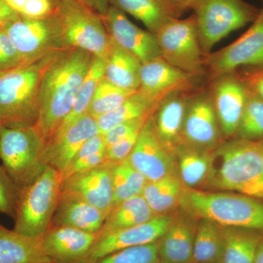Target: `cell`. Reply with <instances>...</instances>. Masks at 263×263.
Masks as SVG:
<instances>
[{
	"label": "cell",
	"mask_w": 263,
	"mask_h": 263,
	"mask_svg": "<svg viewBox=\"0 0 263 263\" xmlns=\"http://www.w3.org/2000/svg\"><path fill=\"white\" fill-rule=\"evenodd\" d=\"M93 57L80 48H67L54 53L45 66L40 82L39 117L35 126L46 143L51 141L70 114Z\"/></svg>",
	"instance_id": "1"
},
{
	"label": "cell",
	"mask_w": 263,
	"mask_h": 263,
	"mask_svg": "<svg viewBox=\"0 0 263 263\" xmlns=\"http://www.w3.org/2000/svg\"><path fill=\"white\" fill-rule=\"evenodd\" d=\"M201 190L233 192L263 200V145L233 138L213 152Z\"/></svg>",
	"instance_id": "2"
},
{
	"label": "cell",
	"mask_w": 263,
	"mask_h": 263,
	"mask_svg": "<svg viewBox=\"0 0 263 263\" xmlns=\"http://www.w3.org/2000/svg\"><path fill=\"white\" fill-rule=\"evenodd\" d=\"M179 209L197 219L263 233V200L243 194L186 187Z\"/></svg>",
	"instance_id": "3"
},
{
	"label": "cell",
	"mask_w": 263,
	"mask_h": 263,
	"mask_svg": "<svg viewBox=\"0 0 263 263\" xmlns=\"http://www.w3.org/2000/svg\"><path fill=\"white\" fill-rule=\"evenodd\" d=\"M53 54L29 65L5 70L0 75V125L8 127L35 125L39 117L41 76Z\"/></svg>",
	"instance_id": "4"
},
{
	"label": "cell",
	"mask_w": 263,
	"mask_h": 263,
	"mask_svg": "<svg viewBox=\"0 0 263 263\" xmlns=\"http://www.w3.org/2000/svg\"><path fill=\"white\" fill-rule=\"evenodd\" d=\"M51 15L62 49L80 48L105 59L111 46L103 18L78 0H54Z\"/></svg>",
	"instance_id": "5"
},
{
	"label": "cell",
	"mask_w": 263,
	"mask_h": 263,
	"mask_svg": "<svg viewBox=\"0 0 263 263\" xmlns=\"http://www.w3.org/2000/svg\"><path fill=\"white\" fill-rule=\"evenodd\" d=\"M46 144L35 125H0V160L20 190L32 183L47 167L45 160Z\"/></svg>",
	"instance_id": "6"
},
{
	"label": "cell",
	"mask_w": 263,
	"mask_h": 263,
	"mask_svg": "<svg viewBox=\"0 0 263 263\" xmlns=\"http://www.w3.org/2000/svg\"><path fill=\"white\" fill-rule=\"evenodd\" d=\"M61 173L48 165L41 176L20 190L13 230L41 238L51 224L61 195Z\"/></svg>",
	"instance_id": "7"
},
{
	"label": "cell",
	"mask_w": 263,
	"mask_h": 263,
	"mask_svg": "<svg viewBox=\"0 0 263 263\" xmlns=\"http://www.w3.org/2000/svg\"><path fill=\"white\" fill-rule=\"evenodd\" d=\"M193 10L199 42L205 55L233 31L253 23L260 11L243 0H198Z\"/></svg>",
	"instance_id": "8"
},
{
	"label": "cell",
	"mask_w": 263,
	"mask_h": 263,
	"mask_svg": "<svg viewBox=\"0 0 263 263\" xmlns=\"http://www.w3.org/2000/svg\"><path fill=\"white\" fill-rule=\"evenodd\" d=\"M155 35L162 57L170 65L195 77L205 72V54L199 42L195 15L170 21Z\"/></svg>",
	"instance_id": "9"
},
{
	"label": "cell",
	"mask_w": 263,
	"mask_h": 263,
	"mask_svg": "<svg viewBox=\"0 0 263 263\" xmlns=\"http://www.w3.org/2000/svg\"><path fill=\"white\" fill-rule=\"evenodd\" d=\"M204 63L211 80L241 66L263 67V7L243 35L227 47L205 55Z\"/></svg>",
	"instance_id": "10"
},
{
	"label": "cell",
	"mask_w": 263,
	"mask_h": 263,
	"mask_svg": "<svg viewBox=\"0 0 263 263\" xmlns=\"http://www.w3.org/2000/svg\"><path fill=\"white\" fill-rule=\"evenodd\" d=\"M3 29L14 43L23 65L40 61L63 50L51 16L42 19L20 17Z\"/></svg>",
	"instance_id": "11"
},
{
	"label": "cell",
	"mask_w": 263,
	"mask_h": 263,
	"mask_svg": "<svg viewBox=\"0 0 263 263\" xmlns=\"http://www.w3.org/2000/svg\"><path fill=\"white\" fill-rule=\"evenodd\" d=\"M223 141L210 91L190 95L183 119L181 143L214 151Z\"/></svg>",
	"instance_id": "12"
},
{
	"label": "cell",
	"mask_w": 263,
	"mask_h": 263,
	"mask_svg": "<svg viewBox=\"0 0 263 263\" xmlns=\"http://www.w3.org/2000/svg\"><path fill=\"white\" fill-rule=\"evenodd\" d=\"M212 81L210 92L221 136L226 141L234 138L247 102L248 86L236 71Z\"/></svg>",
	"instance_id": "13"
},
{
	"label": "cell",
	"mask_w": 263,
	"mask_h": 263,
	"mask_svg": "<svg viewBox=\"0 0 263 263\" xmlns=\"http://www.w3.org/2000/svg\"><path fill=\"white\" fill-rule=\"evenodd\" d=\"M174 212L155 216L151 220L98 238L86 256L77 263H95L117 251L154 243L164 235L172 221Z\"/></svg>",
	"instance_id": "14"
},
{
	"label": "cell",
	"mask_w": 263,
	"mask_h": 263,
	"mask_svg": "<svg viewBox=\"0 0 263 263\" xmlns=\"http://www.w3.org/2000/svg\"><path fill=\"white\" fill-rule=\"evenodd\" d=\"M127 159L148 181L179 174L175 155L166 149L156 136L152 115L142 128Z\"/></svg>",
	"instance_id": "15"
},
{
	"label": "cell",
	"mask_w": 263,
	"mask_h": 263,
	"mask_svg": "<svg viewBox=\"0 0 263 263\" xmlns=\"http://www.w3.org/2000/svg\"><path fill=\"white\" fill-rule=\"evenodd\" d=\"M102 18L110 40L141 64L162 57L155 34L133 24L124 12L110 5Z\"/></svg>",
	"instance_id": "16"
},
{
	"label": "cell",
	"mask_w": 263,
	"mask_h": 263,
	"mask_svg": "<svg viewBox=\"0 0 263 263\" xmlns=\"http://www.w3.org/2000/svg\"><path fill=\"white\" fill-rule=\"evenodd\" d=\"M61 192L72 194L108 215L114 203L112 162L62 179Z\"/></svg>",
	"instance_id": "17"
},
{
	"label": "cell",
	"mask_w": 263,
	"mask_h": 263,
	"mask_svg": "<svg viewBox=\"0 0 263 263\" xmlns=\"http://www.w3.org/2000/svg\"><path fill=\"white\" fill-rule=\"evenodd\" d=\"M195 76L170 65L162 57L142 64L140 87L138 91L159 103L176 91L193 89Z\"/></svg>",
	"instance_id": "18"
},
{
	"label": "cell",
	"mask_w": 263,
	"mask_h": 263,
	"mask_svg": "<svg viewBox=\"0 0 263 263\" xmlns=\"http://www.w3.org/2000/svg\"><path fill=\"white\" fill-rule=\"evenodd\" d=\"M99 133L97 119L85 114L46 144V164L63 174L83 145Z\"/></svg>",
	"instance_id": "19"
},
{
	"label": "cell",
	"mask_w": 263,
	"mask_h": 263,
	"mask_svg": "<svg viewBox=\"0 0 263 263\" xmlns=\"http://www.w3.org/2000/svg\"><path fill=\"white\" fill-rule=\"evenodd\" d=\"M98 239L91 233L69 227L50 226L41 237L45 253L53 263H77Z\"/></svg>",
	"instance_id": "20"
},
{
	"label": "cell",
	"mask_w": 263,
	"mask_h": 263,
	"mask_svg": "<svg viewBox=\"0 0 263 263\" xmlns=\"http://www.w3.org/2000/svg\"><path fill=\"white\" fill-rule=\"evenodd\" d=\"M197 219L178 209L160 239L159 257L164 263H192Z\"/></svg>",
	"instance_id": "21"
},
{
	"label": "cell",
	"mask_w": 263,
	"mask_h": 263,
	"mask_svg": "<svg viewBox=\"0 0 263 263\" xmlns=\"http://www.w3.org/2000/svg\"><path fill=\"white\" fill-rule=\"evenodd\" d=\"M189 91H176L159 102L152 114L156 136L167 151L175 155L181 143V133Z\"/></svg>",
	"instance_id": "22"
},
{
	"label": "cell",
	"mask_w": 263,
	"mask_h": 263,
	"mask_svg": "<svg viewBox=\"0 0 263 263\" xmlns=\"http://www.w3.org/2000/svg\"><path fill=\"white\" fill-rule=\"evenodd\" d=\"M107 214L81 197L61 192L51 226L69 227L98 233Z\"/></svg>",
	"instance_id": "23"
},
{
	"label": "cell",
	"mask_w": 263,
	"mask_h": 263,
	"mask_svg": "<svg viewBox=\"0 0 263 263\" xmlns=\"http://www.w3.org/2000/svg\"><path fill=\"white\" fill-rule=\"evenodd\" d=\"M0 263H53L41 238L20 234L0 224Z\"/></svg>",
	"instance_id": "24"
},
{
	"label": "cell",
	"mask_w": 263,
	"mask_h": 263,
	"mask_svg": "<svg viewBox=\"0 0 263 263\" xmlns=\"http://www.w3.org/2000/svg\"><path fill=\"white\" fill-rule=\"evenodd\" d=\"M113 6L128 13L144 24L154 34L161 27L180 16L170 4L168 0H109Z\"/></svg>",
	"instance_id": "25"
},
{
	"label": "cell",
	"mask_w": 263,
	"mask_h": 263,
	"mask_svg": "<svg viewBox=\"0 0 263 263\" xmlns=\"http://www.w3.org/2000/svg\"><path fill=\"white\" fill-rule=\"evenodd\" d=\"M104 61V79L122 89L138 91L142 64L136 57L111 41V46Z\"/></svg>",
	"instance_id": "26"
},
{
	"label": "cell",
	"mask_w": 263,
	"mask_h": 263,
	"mask_svg": "<svg viewBox=\"0 0 263 263\" xmlns=\"http://www.w3.org/2000/svg\"><path fill=\"white\" fill-rule=\"evenodd\" d=\"M213 152L181 143L175 151L178 173L186 188L201 190L206 181Z\"/></svg>",
	"instance_id": "27"
},
{
	"label": "cell",
	"mask_w": 263,
	"mask_h": 263,
	"mask_svg": "<svg viewBox=\"0 0 263 263\" xmlns=\"http://www.w3.org/2000/svg\"><path fill=\"white\" fill-rule=\"evenodd\" d=\"M222 250L220 263H254L262 232L221 226Z\"/></svg>",
	"instance_id": "28"
},
{
	"label": "cell",
	"mask_w": 263,
	"mask_h": 263,
	"mask_svg": "<svg viewBox=\"0 0 263 263\" xmlns=\"http://www.w3.org/2000/svg\"><path fill=\"white\" fill-rule=\"evenodd\" d=\"M185 189L179 174H175L148 181L141 195L156 216L163 215L179 209Z\"/></svg>",
	"instance_id": "29"
},
{
	"label": "cell",
	"mask_w": 263,
	"mask_h": 263,
	"mask_svg": "<svg viewBox=\"0 0 263 263\" xmlns=\"http://www.w3.org/2000/svg\"><path fill=\"white\" fill-rule=\"evenodd\" d=\"M157 216L142 195L132 197L114 207L104 221L98 238L143 224Z\"/></svg>",
	"instance_id": "30"
},
{
	"label": "cell",
	"mask_w": 263,
	"mask_h": 263,
	"mask_svg": "<svg viewBox=\"0 0 263 263\" xmlns=\"http://www.w3.org/2000/svg\"><path fill=\"white\" fill-rule=\"evenodd\" d=\"M159 103L152 101L139 91L129 97L119 108L97 119L99 131L104 135L124 122L146 117L154 113Z\"/></svg>",
	"instance_id": "31"
},
{
	"label": "cell",
	"mask_w": 263,
	"mask_h": 263,
	"mask_svg": "<svg viewBox=\"0 0 263 263\" xmlns=\"http://www.w3.org/2000/svg\"><path fill=\"white\" fill-rule=\"evenodd\" d=\"M222 243L221 226L209 219H197L192 263L220 262Z\"/></svg>",
	"instance_id": "32"
},
{
	"label": "cell",
	"mask_w": 263,
	"mask_h": 263,
	"mask_svg": "<svg viewBox=\"0 0 263 263\" xmlns=\"http://www.w3.org/2000/svg\"><path fill=\"white\" fill-rule=\"evenodd\" d=\"M104 72H105L104 59L97 57H93L89 71L85 76L84 80L76 93L70 114L66 118L65 122H63L55 136L65 130L70 124L87 113L88 108L91 103V99L94 96L95 89L100 81L104 77Z\"/></svg>",
	"instance_id": "33"
},
{
	"label": "cell",
	"mask_w": 263,
	"mask_h": 263,
	"mask_svg": "<svg viewBox=\"0 0 263 263\" xmlns=\"http://www.w3.org/2000/svg\"><path fill=\"white\" fill-rule=\"evenodd\" d=\"M148 181L143 174L129 163L127 159L112 162L113 208L132 197L141 195Z\"/></svg>",
	"instance_id": "34"
},
{
	"label": "cell",
	"mask_w": 263,
	"mask_h": 263,
	"mask_svg": "<svg viewBox=\"0 0 263 263\" xmlns=\"http://www.w3.org/2000/svg\"><path fill=\"white\" fill-rule=\"evenodd\" d=\"M234 138L252 141L263 140V100L249 86L247 102Z\"/></svg>",
	"instance_id": "35"
},
{
	"label": "cell",
	"mask_w": 263,
	"mask_h": 263,
	"mask_svg": "<svg viewBox=\"0 0 263 263\" xmlns=\"http://www.w3.org/2000/svg\"><path fill=\"white\" fill-rule=\"evenodd\" d=\"M136 91L118 87L103 77L95 89L86 114L98 119L119 108Z\"/></svg>",
	"instance_id": "36"
},
{
	"label": "cell",
	"mask_w": 263,
	"mask_h": 263,
	"mask_svg": "<svg viewBox=\"0 0 263 263\" xmlns=\"http://www.w3.org/2000/svg\"><path fill=\"white\" fill-rule=\"evenodd\" d=\"M106 144L103 135L91 137L83 145L68 168L62 174V179L71 175L94 168L106 162Z\"/></svg>",
	"instance_id": "37"
},
{
	"label": "cell",
	"mask_w": 263,
	"mask_h": 263,
	"mask_svg": "<svg viewBox=\"0 0 263 263\" xmlns=\"http://www.w3.org/2000/svg\"><path fill=\"white\" fill-rule=\"evenodd\" d=\"M160 240L148 245L129 247L117 251L95 263H158Z\"/></svg>",
	"instance_id": "38"
},
{
	"label": "cell",
	"mask_w": 263,
	"mask_h": 263,
	"mask_svg": "<svg viewBox=\"0 0 263 263\" xmlns=\"http://www.w3.org/2000/svg\"><path fill=\"white\" fill-rule=\"evenodd\" d=\"M20 189L0 164V214L14 219Z\"/></svg>",
	"instance_id": "39"
},
{
	"label": "cell",
	"mask_w": 263,
	"mask_h": 263,
	"mask_svg": "<svg viewBox=\"0 0 263 263\" xmlns=\"http://www.w3.org/2000/svg\"><path fill=\"white\" fill-rule=\"evenodd\" d=\"M152 115V114H151L146 117L122 123V124H119L110 129V130L103 135L106 147L115 144L123 138L130 135L133 132L141 130L145 123Z\"/></svg>",
	"instance_id": "40"
},
{
	"label": "cell",
	"mask_w": 263,
	"mask_h": 263,
	"mask_svg": "<svg viewBox=\"0 0 263 263\" xmlns=\"http://www.w3.org/2000/svg\"><path fill=\"white\" fill-rule=\"evenodd\" d=\"M141 129L133 132L130 135L112 146H107L105 150L106 161L110 162H118L127 159L136 144Z\"/></svg>",
	"instance_id": "41"
},
{
	"label": "cell",
	"mask_w": 263,
	"mask_h": 263,
	"mask_svg": "<svg viewBox=\"0 0 263 263\" xmlns=\"http://www.w3.org/2000/svg\"><path fill=\"white\" fill-rule=\"evenodd\" d=\"M54 9V0H27L19 15L25 18H46L51 16Z\"/></svg>",
	"instance_id": "42"
},
{
	"label": "cell",
	"mask_w": 263,
	"mask_h": 263,
	"mask_svg": "<svg viewBox=\"0 0 263 263\" xmlns=\"http://www.w3.org/2000/svg\"><path fill=\"white\" fill-rule=\"evenodd\" d=\"M0 49L4 57L7 70L23 65L20 54L14 43L3 29H0Z\"/></svg>",
	"instance_id": "43"
},
{
	"label": "cell",
	"mask_w": 263,
	"mask_h": 263,
	"mask_svg": "<svg viewBox=\"0 0 263 263\" xmlns=\"http://www.w3.org/2000/svg\"><path fill=\"white\" fill-rule=\"evenodd\" d=\"M241 76L247 86L263 100V67H253V70Z\"/></svg>",
	"instance_id": "44"
},
{
	"label": "cell",
	"mask_w": 263,
	"mask_h": 263,
	"mask_svg": "<svg viewBox=\"0 0 263 263\" xmlns=\"http://www.w3.org/2000/svg\"><path fill=\"white\" fill-rule=\"evenodd\" d=\"M20 17L18 13L8 6L5 0H0V29L5 28Z\"/></svg>",
	"instance_id": "45"
},
{
	"label": "cell",
	"mask_w": 263,
	"mask_h": 263,
	"mask_svg": "<svg viewBox=\"0 0 263 263\" xmlns=\"http://www.w3.org/2000/svg\"><path fill=\"white\" fill-rule=\"evenodd\" d=\"M198 0H168L170 4L176 10L179 16L188 10H193Z\"/></svg>",
	"instance_id": "46"
},
{
	"label": "cell",
	"mask_w": 263,
	"mask_h": 263,
	"mask_svg": "<svg viewBox=\"0 0 263 263\" xmlns=\"http://www.w3.org/2000/svg\"><path fill=\"white\" fill-rule=\"evenodd\" d=\"M86 3L101 16L106 14L110 7L109 0H86Z\"/></svg>",
	"instance_id": "47"
},
{
	"label": "cell",
	"mask_w": 263,
	"mask_h": 263,
	"mask_svg": "<svg viewBox=\"0 0 263 263\" xmlns=\"http://www.w3.org/2000/svg\"><path fill=\"white\" fill-rule=\"evenodd\" d=\"M5 1L11 9L20 14L21 12L25 6L27 0H5Z\"/></svg>",
	"instance_id": "48"
},
{
	"label": "cell",
	"mask_w": 263,
	"mask_h": 263,
	"mask_svg": "<svg viewBox=\"0 0 263 263\" xmlns=\"http://www.w3.org/2000/svg\"><path fill=\"white\" fill-rule=\"evenodd\" d=\"M254 263H263V237L257 247Z\"/></svg>",
	"instance_id": "49"
},
{
	"label": "cell",
	"mask_w": 263,
	"mask_h": 263,
	"mask_svg": "<svg viewBox=\"0 0 263 263\" xmlns=\"http://www.w3.org/2000/svg\"><path fill=\"white\" fill-rule=\"evenodd\" d=\"M0 70H7V67L6 65H5L4 57H3V53H2L1 49H0Z\"/></svg>",
	"instance_id": "50"
},
{
	"label": "cell",
	"mask_w": 263,
	"mask_h": 263,
	"mask_svg": "<svg viewBox=\"0 0 263 263\" xmlns=\"http://www.w3.org/2000/svg\"><path fill=\"white\" fill-rule=\"evenodd\" d=\"M78 1L82 2V3H86V4H87V3H86V0H78Z\"/></svg>",
	"instance_id": "51"
},
{
	"label": "cell",
	"mask_w": 263,
	"mask_h": 263,
	"mask_svg": "<svg viewBox=\"0 0 263 263\" xmlns=\"http://www.w3.org/2000/svg\"><path fill=\"white\" fill-rule=\"evenodd\" d=\"M3 72H4V71L0 70V75H1V74L3 73Z\"/></svg>",
	"instance_id": "52"
},
{
	"label": "cell",
	"mask_w": 263,
	"mask_h": 263,
	"mask_svg": "<svg viewBox=\"0 0 263 263\" xmlns=\"http://www.w3.org/2000/svg\"><path fill=\"white\" fill-rule=\"evenodd\" d=\"M261 143H262V144L263 145V140L262 141H261Z\"/></svg>",
	"instance_id": "53"
},
{
	"label": "cell",
	"mask_w": 263,
	"mask_h": 263,
	"mask_svg": "<svg viewBox=\"0 0 263 263\" xmlns=\"http://www.w3.org/2000/svg\"><path fill=\"white\" fill-rule=\"evenodd\" d=\"M158 263H164V262H159Z\"/></svg>",
	"instance_id": "54"
},
{
	"label": "cell",
	"mask_w": 263,
	"mask_h": 263,
	"mask_svg": "<svg viewBox=\"0 0 263 263\" xmlns=\"http://www.w3.org/2000/svg\"><path fill=\"white\" fill-rule=\"evenodd\" d=\"M214 263H220V262H214Z\"/></svg>",
	"instance_id": "55"
}]
</instances>
